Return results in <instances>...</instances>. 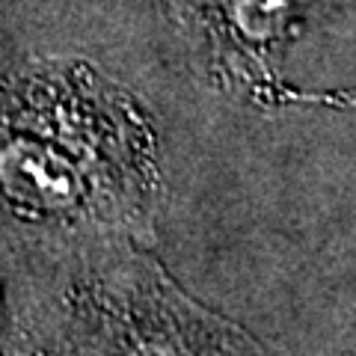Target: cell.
<instances>
[{
    "label": "cell",
    "mask_w": 356,
    "mask_h": 356,
    "mask_svg": "<svg viewBox=\"0 0 356 356\" xmlns=\"http://www.w3.org/2000/svg\"><path fill=\"white\" fill-rule=\"evenodd\" d=\"M0 327H3V300H0Z\"/></svg>",
    "instance_id": "obj_1"
}]
</instances>
